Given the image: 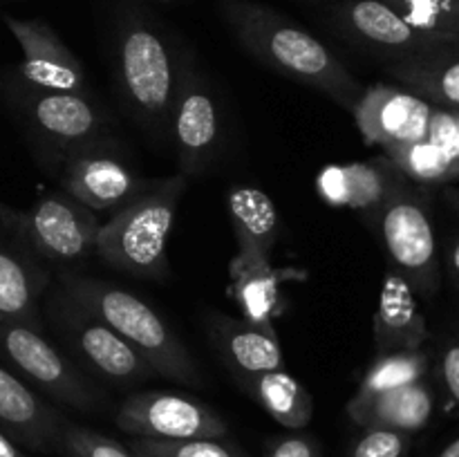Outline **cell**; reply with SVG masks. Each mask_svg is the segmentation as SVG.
Masks as SVG:
<instances>
[{"mask_svg":"<svg viewBox=\"0 0 459 457\" xmlns=\"http://www.w3.org/2000/svg\"><path fill=\"white\" fill-rule=\"evenodd\" d=\"M220 13L245 52L352 112L363 85L321 39L254 0H222Z\"/></svg>","mask_w":459,"mask_h":457,"instance_id":"1","label":"cell"},{"mask_svg":"<svg viewBox=\"0 0 459 457\" xmlns=\"http://www.w3.org/2000/svg\"><path fill=\"white\" fill-rule=\"evenodd\" d=\"M58 287L108 323L126 343L133 345L155 375L193 388L202 385V372L186 345L137 294L115 282L79 273H63Z\"/></svg>","mask_w":459,"mask_h":457,"instance_id":"2","label":"cell"},{"mask_svg":"<svg viewBox=\"0 0 459 457\" xmlns=\"http://www.w3.org/2000/svg\"><path fill=\"white\" fill-rule=\"evenodd\" d=\"M179 65L152 22L139 12L119 18L115 31L117 92L137 124L152 137L169 139L170 108L178 92Z\"/></svg>","mask_w":459,"mask_h":457,"instance_id":"3","label":"cell"},{"mask_svg":"<svg viewBox=\"0 0 459 457\" xmlns=\"http://www.w3.org/2000/svg\"><path fill=\"white\" fill-rule=\"evenodd\" d=\"M188 182L182 173L157 179L137 200L115 211L99 228V258L128 276L166 280L170 276L166 242Z\"/></svg>","mask_w":459,"mask_h":457,"instance_id":"4","label":"cell"},{"mask_svg":"<svg viewBox=\"0 0 459 457\" xmlns=\"http://www.w3.org/2000/svg\"><path fill=\"white\" fill-rule=\"evenodd\" d=\"M16 108L36 161L52 177L76 152L112 134V116L92 94L40 92L21 85Z\"/></svg>","mask_w":459,"mask_h":457,"instance_id":"5","label":"cell"},{"mask_svg":"<svg viewBox=\"0 0 459 457\" xmlns=\"http://www.w3.org/2000/svg\"><path fill=\"white\" fill-rule=\"evenodd\" d=\"M45 316L49 318L61 352L92 379L126 388L155 375L133 345L126 343L108 323L67 296L61 287L49 296Z\"/></svg>","mask_w":459,"mask_h":457,"instance_id":"6","label":"cell"},{"mask_svg":"<svg viewBox=\"0 0 459 457\" xmlns=\"http://www.w3.org/2000/svg\"><path fill=\"white\" fill-rule=\"evenodd\" d=\"M0 358L25 376L34 388L74 410H101L108 399L92 376L85 375L43 330L16 321H0Z\"/></svg>","mask_w":459,"mask_h":457,"instance_id":"7","label":"cell"},{"mask_svg":"<svg viewBox=\"0 0 459 457\" xmlns=\"http://www.w3.org/2000/svg\"><path fill=\"white\" fill-rule=\"evenodd\" d=\"M388 263L417 296H433L439 287V258L433 220L424 197L408 179L394 191L375 220Z\"/></svg>","mask_w":459,"mask_h":457,"instance_id":"8","label":"cell"},{"mask_svg":"<svg viewBox=\"0 0 459 457\" xmlns=\"http://www.w3.org/2000/svg\"><path fill=\"white\" fill-rule=\"evenodd\" d=\"M99 228L94 211L65 191H49L18 213L12 233L36 260L67 267L97 254Z\"/></svg>","mask_w":459,"mask_h":457,"instance_id":"9","label":"cell"},{"mask_svg":"<svg viewBox=\"0 0 459 457\" xmlns=\"http://www.w3.org/2000/svg\"><path fill=\"white\" fill-rule=\"evenodd\" d=\"M169 137L178 152L179 173L188 179L206 173L222 148V112L209 79L184 58L170 108Z\"/></svg>","mask_w":459,"mask_h":457,"instance_id":"10","label":"cell"},{"mask_svg":"<svg viewBox=\"0 0 459 457\" xmlns=\"http://www.w3.org/2000/svg\"><path fill=\"white\" fill-rule=\"evenodd\" d=\"M58 182L61 191L94 213H115L151 186V182L133 168L128 155L112 134L76 152L63 166Z\"/></svg>","mask_w":459,"mask_h":457,"instance_id":"11","label":"cell"},{"mask_svg":"<svg viewBox=\"0 0 459 457\" xmlns=\"http://www.w3.org/2000/svg\"><path fill=\"white\" fill-rule=\"evenodd\" d=\"M115 424L133 437L146 439H222L229 428L206 403L166 390L134 392L117 408Z\"/></svg>","mask_w":459,"mask_h":457,"instance_id":"12","label":"cell"},{"mask_svg":"<svg viewBox=\"0 0 459 457\" xmlns=\"http://www.w3.org/2000/svg\"><path fill=\"white\" fill-rule=\"evenodd\" d=\"M4 25L22 49L18 65L21 85L40 92L92 94L83 63L43 18H16L4 13Z\"/></svg>","mask_w":459,"mask_h":457,"instance_id":"13","label":"cell"},{"mask_svg":"<svg viewBox=\"0 0 459 457\" xmlns=\"http://www.w3.org/2000/svg\"><path fill=\"white\" fill-rule=\"evenodd\" d=\"M332 22L343 39L379 54L385 63L459 47L417 31L381 0H343L332 9Z\"/></svg>","mask_w":459,"mask_h":457,"instance_id":"14","label":"cell"},{"mask_svg":"<svg viewBox=\"0 0 459 457\" xmlns=\"http://www.w3.org/2000/svg\"><path fill=\"white\" fill-rule=\"evenodd\" d=\"M435 106L406 88L375 83L354 103V125L368 146L384 151L429 139Z\"/></svg>","mask_w":459,"mask_h":457,"instance_id":"15","label":"cell"},{"mask_svg":"<svg viewBox=\"0 0 459 457\" xmlns=\"http://www.w3.org/2000/svg\"><path fill=\"white\" fill-rule=\"evenodd\" d=\"M403 182H408L406 175L381 152L363 161L325 166L318 170L314 186L325 204L357 211L375 224L379 211Z\"/></svg>","mask_w":459,"mask_h":457,"instance_id":"16","label":"cell"},{"mask_svg":"<svg viewBox=\"0 0 459 457\" xmlns=\"http://www.w3.org/2000/svg\"><path fill=\"white\" fill-rule=\"evenodd\" d=\"M206 336L224 366L236 376L238 385L264 372L285 370V354L276 332L263 330L245 318L211 309L204 316Z\"/></svg>","mask_w":459,"mask_h":457,"instance_id":"17","label":"cell"},{"mask_svg":"<svg viewBox=\"0 0 459 457\" xmlns=\"http://www.w3.org/2000/svg\"><path fill=\"white\" fill-rule=\"evenodd\" d=\"M429 336V321L421 312L415 289L397 272L388 269L381 282L379 305L372 318L375 354L421 349Z\"/></svg>","mask_w":459,"mask_h":457,"instance_id":"18","label":"cell"},{"mask_svg":"<svg viewBox=\"0 0 459 457\" xmlns=\"http://www.w3.org/2000/svg\"><path fill=\"white\" fill-rule=\"evenodd\" d=\"M48 285V272L16 236L12 242L0 237V321L25 323L43 330L40 300Z\"/></svg>","mask_w":459,"mask_h":457,"instance_id":"19","label":"cell"},{"mask_svg":"<svg viewBox=\"0 0 459 457\" xmlns=\"http://www.w3.org/2000/svg\"><path fill=\"white\" fill-rule=\"evenodd\" d=\"M65 421L30 385L0 366V426L25 446L45 451L58 446Z\"/></svg>","mask_w":459,"mask_h":457,"instance_id":"20","label":"cell"},{"mask_svg":"<svg viewBox=\"0 0 459 457\" xmlns=\"http://www.w3.org/2000/svg\"><path fill=\"white\" fill-rule=\"evenodd\" d=\"M435 397L426 379L385 392L357 397L348 401V415L361 428H388L399 433H415L430 421Z\"/></svg>","mask_w":459,"mask_h":457,"instance_id":"21","label":"cell"},{"mask_svg":"<svg viewBox=\"0 0 459 457\" xmlns=\"http://www.w3.org/2000/svg\"><path fill=\"white\" fill-rule=\"evenodd\" d=\"M229 294L240 307L242 318L263 330H273V318L281 312V287L285 273L278 272L272 258L263 255H233L229 264Z\"/></svg>","mask_w":459,"mask_h":457,"instance_id":"22","label":"cell"},{"mask_svg":"<svg viewBox=\"0 0 459 457\" xmlns=\"http://www.w3.org/2000/svg\"><path fill=\"white\" fill-rule=\"evenodd\" d=\"M227 215L238 242V254L272 258L281 236V215L263 188L249 184L229 188Z\"/></svg>","mask_w":459,"mask_h":457,"instance_id":"23","label":"cell"},{"mask_svg":"<svg viewBox=\"0 0 459 457\" xmlns=\"http://www.w3.org/2000/svg\"><path fill=\"white\" fill-rule=\"evenodd\" d=\"M385 72L417 97L459 112V47L390 61Z\"/></svg>","mask_w":459,"mask_h":457,"instance_id":"24","label":"cell"},{"mask_svg":"<svg viewBox=\"0 0 459 457\" xmlns=\"http://www.w3.org/2000/svg\"><path fill=\"white\" fill-rule=\"evenodd\" d=\"M269 417L290 430H303L314 417L309 390L287 370L264 372L240 385Z\"/></svg>","mask_w":459,"mask_h":457,"instance_id":"25","label":"cell"},{"mask_svg":"<svg viewBox=\"0 0 459 457\" xmlns=\"http://www.w3.org/2000/svg\"><path fill=\"white\" fill-rule=\"evenodd\" d=\"M429 366V354L424 349L377 354L375 361L368 366L366 375H363L359 390L354 394L357 397H370V394H379L385 392V390L415 384V381L426 379Z\"/></svg>","mask_w":459,"mask_h":457,"instance_id":"26","label":"cell"},{"mask_svg":"<svg viewBox=\"0 0 459 457\" xmlns=\"http://www.w3.org/2000/svg\"><path fill=\"white\" fill-rule=\"evenodd\" d=\"M430 39L459 45V0H381Z\"/></svg>","mask_w":459,"mask_h":457,"instance_id":"27","label":"cell"},{"mask_svg":"<svg viewBox=\"0 0 459 457\" xmlns=\"http://www.w3.org/2000/svg\"><path fill=\"white\" fill-rule=\"evenodd\" d=\"M384 155L390 157V161L412 184H435L444 182L448 177H457L455 164H453L451 157L430 139L388 148V151H384Z\"/></svg>","mask_w":459,"mask_h":457,"instance_id":"28","label":"cell"},{"mask_svg":"<svg viewBox=\"0 0 459 457\" xmlns=\"http://www.w3.org/2000/svg\"><path fill=\"white\" fill-rule=\"evenodd\" d=\"M130 451L146 457H247L240 448L220 439H130Z\"/></svg>","mask_w":459,"mask_h":457,"instance_id":"29","label":"cell"},{"mask_svg":"<svg viewBox=\"0 0 459 457\" xmlns=\"http://www.w3.org/2000/svg\"><path fill=\"white\" fill-rule=\"evenodd\" d=\"M58 446L67 457H137L117 439L76 424H63Z\"/></svg>","mask_w":459,"mask_h":457,"instance_id":"30","label":"cell"},{"mask_svg":"<svg viewBox=\"0 0 459 457\" xmlns=\"http://www.w3.org/2000/svg\"><path fill=\"white\" fill-rule=\"evenodd\" d=\"M411 435L388 428H363L361 437L352 444L348 457H406Z\"/></svg>","mask_w":459,"mask_h":457,"instance_id":"31","label":"cell"},{"mask_svg":"<svg viewBox=\"0 0 459 457\" xmlns=\"http://www.w3.org/2000/svg\"><path fill=\"white\" fill-rule=\"evenodd\" d=\"M264 457H323L321 444L316 437L307 433L294 430L291 435H281V437L272 439L267 446V455Z\"/></svg>","mask_w":459,"mask_h":457,"instance_id":"32","label":"cell"},{"mask_svg":"<svg viewBox=\"0 0 459 457\" xmlns=\"http://www.w3.org/2000/svg\"><path fill=\"white\" fill-rule=\"evenodd\" d=\"M439 376L448 397L459 406V341H451L439 358Z\"/></svg>","mask_w":459,"mask_h":457,"instance_id":"33","label":"cell"},{"mask_svg":"<svg viewBox=\"0 0 459 457\" xmlns=\"http://www.w3.org/2000/svg\"><path fill=\"white\" fill-rule=\"evenodd\" d=\"M0 457H27L4 430H0Z\"/></svg>","mask_w":459,"mask_h":457,"instance_id":"34","label":"cell"},{"mask_svg":"<svg viewBox=\"0 0 459 457\" xmlns=\"http://www.w3.org/2000/svg\"><path fill=\"white\" fill-rule=\"evenodd\" d=\"M18 213H21V211L13 209V206H9V204H4V202H0V227H4L7 231H12V228L16 227Z\"/></svg>","mask_w":459,"mask_h":457,"instance_id":"35","label":"cell"},{"mask_svg":"<svg viewBox=\"0 0 459 457\" xmlns=\"http://www.w3.org/2000/svg\"><path fill=\"white\" fill-rule=\"evenodd\" d=\"M448 269H451V276L459 287V240L453 242L451 251H448Z\"/></svg>","mask_w":459,"mask_h":457,"instance_id":"36","label":"cell"},{"mask_svg":"<svg viewBox=\"0 0 459 457\" xmlns=\"http://www.w3.org/2000/svg\"><path fill=\"white\" fill-rule=\"evenodd\" d=\"M437 457H459V437L453 439V442L448 444V446L444 448Z\"/></svg>","mask_w":459,"mask_h":457,"instance_id":"37","label":"cell"},{"mask_svg":"<svg viewBox=\"0 0 459 457\" xmlns=\"http://www.w3.org/2000/svg\"><path fill=\"white\" fill-rule=\"evenodd\" d=\"M448 200H451V204L459 211V193H448Z\"/></svg>","mask_w":459,"mask_h":457,"instance_id":"38","label":"cell"},{"mask_svg":"<svg viewBox=\"0 0 459 457\" xmlns=\"http://www.w3.org/2000/svg\"><path fill=\"white\" fill-rule=\"evenodd\" d=\"M455 121H457V133H459V112H455Z\"/></svg>","mask_w":459,"mask_h":457,"instance_id":"39","label":"cell"},{"mask_svg":"<svg viewBox=\"0 0 459 457\" xmlns=\"http://www.w3.org/2000/svg\"><path fill=\"white\" fill-rule=\"evenodd\" d=\"M157 3H175V0H157Z\"/></svg>","mask_w":459,"mask_h":457,"instance_id":"40","label":"cell"},{"mask_svg":"<svg viewBox=\"0 0 459 457\" xmlns=\"http://www.w3.org/2000/svg\"><path fill=\"white\" fill-rule=\"evenodd\" d=\"M134 453V451H133ZM134 455H137V457H146V455H142V453H134Z\"/></svg>","mask_w":459,"mask_h":457,"instance_id":"41","label":"cell"}]
</instances>
